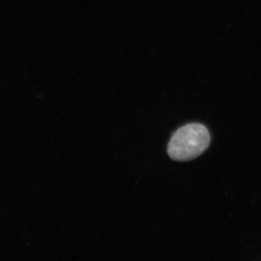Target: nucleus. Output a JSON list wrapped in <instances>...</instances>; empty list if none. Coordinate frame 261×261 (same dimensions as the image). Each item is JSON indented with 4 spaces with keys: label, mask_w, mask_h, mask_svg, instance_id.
<instances>
[{
    "label": "nucleus",
    "mask_w": 261,
    "mask_h": 261,
    "mask_svg": "<svg viewBox=\"0 0 261 261\" xmlns=\"http://www.w3.org/2000/svg\"><path fill=\"white\" fill-rule=\"evenodd\" d=\"M211 142L209 130L201 123H189L178 128L171 138L168 153L173 160L188 162L201 155Z\"/></svg>",
    "instance_id": "obj_1"
}]
</instances>
